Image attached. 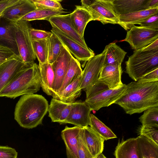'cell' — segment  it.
<instances>
[{"label": "cell", "instance_id": "obj_1", "mask_svg": "<svg viewBox=\"0 0 158 158\" xmlns=\"http://www.w3.org/2000/svg\"><path fill=\"white\" fill-rule=\"evenodd\" d=\"M114 103L130 115L158 107V81L145 83L130 82L127 85L125 91Z\"/></svg>", "mask_w": 158, "mask_h": 158}, {"label": "cell", "instance_id": "obj_2", "mask_svg": "<svg viewBox=\"0 0 158 158\" xmlns=\"http://www.w3.org/2000/svg\"><path fill=\"white\" fill-rule=\"evenodd\" d=\"M49 105L41 95L31 94L23 95L17 103L14 118L22 127L32 129L42 123L48 112Z\"/></svg>", "mask_w": 158, "mask_h": 158}, {"label": "cell", "instance_id": "obj_3", "mask_svg": "<svg viewBox=\"0 0 158 158\" xmlns=\"http://www.w3.org/2000/svg\"><path fill=\"white\" fill-rule=\"evenodd\" d=\"M41 81L38 65L34 63L19 71L0 92V97L11 98L34 94L40 89Z\"/></svg>", "mask_w": 158, "mask_h": 158}, {"label": "cell", "instance_id": "obj_4", "mask_svg": "<svg viewBox=\"0 0 158 158\" xmlns=\"http://www.w3.org/2000/svg\"><path fill=\"white\" fill-rule=\"evenodd\" d=\"M127 87L123 84L115 89H109L98 81L93 85L85 91V103L92 110H98L102 107H108L115 102L121 96Z\"/></svg>", "mask_w": 158, "mask_h": 158}, {"label": "cell", "instance_id": "obj_5", "mask_svg": "<svg viewBox=\"0 0 158 158\" xmlns=\"http://www.w3.org/2000/svg\"><path fill=\"white\" fill-rule=\"evenodd\" d=\"M125 63L126 73L136 82L145 74L158 67V50H135Z\"/></svg>", "mask_w": 158, "mask_h": 158}, {"label": "cell", "instance_id": "obj_6", "mask_svg": "<svg viewBox=\"0 0 158 158\" xmlns=\"http://www.w3.org/2000/svg\"><path fill=\"white\" fill-rule=\"evenodd\" d=\"M81 2V6L90 13L93 20L100 21L104 25L118 24L119 15L114 10L112 0H82Z\"/></svg>", "mask_w": 158, "mask_h": 158}, {"label": "cell", "instance_id": "obj_7", "mask_svg": "<svg viewBox=\"0 0 158 158\" xmlns=\"http://www.w3.org/2000/svg\"><path fill=\"white\" fill-rule=\"evenodd\" d=\"M29 22L20 19L16 23L15 39L19 56L27 66L33 64L36 58L29 34L32 27Z\"/></svg>", "mask_w": 158, "mask_h": 158}, {"label": "cell", "instance_id": "obj_8", "mask_svg": "<svg viewBox=\"0 0 158 158\" xmlns=\"http://www.w3.org/2000/svg\"><path fill=\"white\" fill-rule=\"evenodd\" d=\"M158 30L133 26L123 40L128 43L135 50L140 49L158 39Z\"/></svg>", "mask_w": 158, "mask_h": 158}, {"label": "cell", "instance_id": "obj_9", "mask_svg": "<svg viewBox=\"0 0 158 158\" xmlns=\"http://www.w3.org/2000/svg\"><path fill=\"white\" fill-rule=\"evenodd\" d=\"M106 52L94 56L88 60L82 71L80 87L85 91L98 81L101 69L104 65Z\"/></svg>", "mask_w": 158, "mask_h": 158}, {"label": "cell", "instance_id": "obj_10", "mask_svg": "<svg viewBox=\"0 0 158 158\" xmlns=\"http://www.w3.org/2000/svg\"><path fill=\"white\" fill-rule=\"evenodd\" d=\"M72 56L64 46L60 55L51 64L55 77L52 89V97L59 92Z\"/></svg>", "mask_w": 158, "mask_h": 158}, {"label": "cell", "instance_id": "obj_11", "mask_svg": "<svg viewBox=\"0 0 158 158\" xmlns=\"http://www.w3.org/2000/svg\"><path fill=\"white\" fill-rule=\"evenodd\" d=\"M51 32L56 35L71 54L79 61L87 62L94 55L89 48H86L72 39L57 28L52 27Z\"/></svg>", "mask_w": 158, "mask_h": 158}, {"label": "cell", "instance_id": "obj_12", "mask_svg": "<svg viewBox=\"0 0 158 158\" xmlns=\"http://www.w3.org/2000/svg\"><path fill=\"white\" fill-rule=\"evenodd\" d=\"M91 109L81 100L72 103L69 115L63 124L70 123L81 127L89 125Z\"/></svg>", "mask_w": 158, "mask_h": 158}, {"label": "cell", "instance_id": "obj_13", "mask_svg": "<svg viewBox=\"0 0 158 158\" xmlns=\"http://www.w3.org/2000/svg\"><path fill=\"white\" fill-rule=\"evenodd\" d=\"M26 66L20 57L17 56L0 64V92Z\"/></svg>", "mask_w": 158, "mask_h": 158}, {"label": "cell", "instance_id": "obj_14", "mask_svg": "<svg viewBox=\"0 0 158 158\" xmlns=\"http://www.w3.org/2000/svg\"><path fill=\"white\" fill-rule=\"evenodd\" d=\"M52 27H55L80 45L88 48L84 38L81 37L74 28L70 18V14L59 15L51 18L48 21Z\"/></svg>", "mask_w": 158, "mask_h": 158}, {"label": "cell", "instance_id": "obj_15", "mask_svg": "<svg viewBox=\"0 0 158 158\" xmlns=\"http://www.w3.org/2000/svg\"><path fill=\"white\" fill-rule=\"evenodd\" d=\"M36 9L31 0H18L5 10L2 14V17L8 21L16 23Z\"/></svg>", "mask_w": 158, "mask_h": 158}, {"label": "cell", "instance_id": "obj_16", "mask_svg": "<svg viewBox=\"0 0 158 158\" xmlns=\"http://www.w3.org/2000/svg\"><path fill=\"white\" fill-rule=\"evenodd\" d=\"M16 28V23L9 21L4 19L3 20L1 19L0 45L11 49L16 55L20 56L15 39Z\"/></svg>", "mask_w": 158, "mask_h": 158}, {"label": "cell", "instance_id": "obj_17", "mask_svg": "<svg viewBox=\"0 0 158 158\" xmlns=\"http://www.w3.org/2000/svg\"><path fill=\"white\" fill-rule=\"evenodd\" d=\"M121 66L105 64L102 68L98 81L111 89L118 88L122 85Z\"/></svg>", "mask_w": 158, "mask_h": 158}, {"label": "cell", "instance_id": "obj_18", "mask_svg": "<svg viewBox=\"0 0 158 158\" xmlns=\"http://www.w3.org/2000/svg\"><path fill=\"white\" fill-rule=\"evenodd\" d=\"M82 127L66 126L61 132L65 145L67 158H79L78 153L79 137Z\"/></svg>", "mask_w": 158, "mask_h": 158}, {"label": "cell", "instance_id": "obj_19", "mask_svg": "<svg viewBox=\"0 0 158 158\" xmlns=\"http://www.w3.org/2000/svg\"><path fill=\"white\" fill-rule=\"evenodd\" d=\"M81 135L91 155L94 158L102 153L105 139L90 127H83Z\"/></svg>", "mask_w": 158, "mask_h": 158}, {"label": "cell", "instance_id": "obj_20", "mask_svg": "<svg viewBox=\"0 0 158 158\" xmlns=\"http://www.w3.org/2000/svg\"><path fill=\"white\" fill-rule=\"evenodd\" d=\"M150 0H112L115 12L119 15L151 9Z\"/></svg>", "mask_w": 158, "mask_h": 158}, {"label": "cell", "instance_id": "obj_21", "mask_svg": "<svg viewBox=\"0 0 158 158\" xmlns=\"http://www.w3.org/2000/svg\"><path fill=\"white\" fill-rule=\"evenodd\" d=\"M72 104L55 98H52L48 109V116L52 121L63 124L69 115Z\"/></svg>", "mask_w": 158, "mask_h": 158}, {"label": "cell", "instance_id": "obj_22", "mask_svg": "<svg viewBox=\"0 0 158 158\" xmlns=\"http://www.w3.org/2000/svg\"><path fill=\"white\" fill-rule=\"evenodd\" d=\"M114 155L115 158H142L139 151L138 138L119 140Z\"/></svg>", "mask_w": 158, "mask_h": 158}, {"label": "cell", "instance_id": "obj_23", "mask_svg": "<svg viewBox=\"0 0 158 158\" xmlns=\"http://www.w3.org/2000/svg\"><path fill=\"white\" fill-rule=\"evenodd\" d=\"M76 8L70 14V18L75 29L78 34L84 38V31L88 23L93 20L92 16L85 8L76 6Z\"/></svg>", "mask_w": 158, "mask_h": 158}, {"label": "cell", "instance_id": "obj_24", "mask_svg": "<svg viewBox=\"0 0 158 158\" xmlns=\"http://www.w3.org/2000/svg\"><path fill=\"white\" fill-rule=\"evenodd\" d=\"M157 13L158 7L119 15L118 24L125 30H129L135 24Z\"/></svg>", "mask_w": 158, "mask_h": 158}, {"label": "cell", "instance_id": "obj_25", "mask_svg": "<svg viewBox=\"0 0 158 158\" xmlns=\"http://www.w3.org/2000/svg\"><path fill=\"white\" fill-rule=\"evenodd\" d=\"M82 74L76 77L61 91L53 96L55 98L64 102L72 103L75 101L81 94L80 87Z\"/></svg>", "mask_w": 158, "mask_h": 158}, {"label": "cell", "instance_id": "obj_26", "mask_svg": "<svg viewBox=\"0 0 158 158\" xmlns=\"http://www.w3.org/2000/svg\"><path fill=\"white\" fill-rule=\"evenodd\" d=\"M41 87L48 95H52V89L54 80V74L51 64L48 62L44 63H39Z\"/></svg>", "mask_w": 158, "mask_h": 158}, {"label": "cell", "instance_id": "obj_27", "mask_svg": "<svg viewBox=\"0 0 158 158\" xmlns=\"http://www.w3.org/2000/svg\"><path fill=\"white\" fill-rule=\"evenodd\" d=\"M106 56L104 65L110 64L121 66L127 52L115 43H112L106 45L104 49Z\"/></svg>", "mask_w": 158, "mask_h": 158}, {"label": "cell", "instance_id": "obj_28", "mask_svg": "<svg viewBox=\"0 0 158 158\" xmlns=\"http://www.w3.org/2000/svg\"><path fill=\"white\" fill-rule=\"evenodd\" d=\"M139 151L142 158H158V145L146 137L138 136Z\"/></svg>", "mask_w": 158, "mask_h": 158}, {"label": "cell", "instance_id": "obj_29", "mask_svg": "<svg viewBox=\"0 0 158 158\" xmlns=\"http://www.w3.org/2000/svg\"><path fill=\"white\" fill-rule=\"evenodd\" d=\"M64 10L36 9L27 14L21 19L29 21L35 20H49L52 17L67 13Z\"/></svg>", "mask_w": 158, "mask_h": 158}, {"label": "cell", "instance_id": "obj_30", "mask_svg": "<svg viewBox=\"0 0 158 158\" xmlns=\"http://www.w3.org/2000/svg\"><path fill=\"white\" fill-rule=\"evenodd\" d=\"M82 70L79 61L72 56L62 85L58 93L63 90L76 77L82 74Z\"/></svg>", "mask_w": 158, "mask_h": 158}, {"label": "cell", "instance_id": "obj_31", "mask_svg": "<svg viewBox=\"0 0 158 158\" xmlns=\"http://www.w3.org/2000/svg\"><path fill=\"white\" fill-rule=\"evenodd\" d=\"M89 125L105 140L117 137L109 128L92 114H90Z\"/></svg>", "mask_w": 158, "mask_h": 158}, {"label": "cell", "instance_id": "obj_32", "mask_svg": "<svg viewBox=\"0 0 158 158\" xmlns=\"http://www.w3.org/2000/svg\"><path fill=\"white\" fill-rule=\"evenodd\" d=\"M64 45L59 38L52 33L49 38L48 62L51 64L56 60Z\"/></svg>", "mask_w": 158, "mask_h": 158}, {"label": "cell", "instance_id": "obj_33", "mask_svg": "<svg viewBox=\"0 0 158 158\" xmlns=\"http://www.w3.org/2000/svg\"><path fill=\"white\" fill-rule=\"evenodd\" d=\"M49 38L32 40L33 50L39 63L44 64L48 62Z\"/></svg>", "mask_w": 158, "mask_h": 158}, {"label": "cell", "instance_id": "obj_34", "mask_svg": "<svg viewBox=\"0 0 158 158\" xmlns=\"http://www.w3.org/2000/svg\"><path fill=\"white\" fill-rule=\"evenodd\" d=\"M139 119L142 125L158 126V107L144 110Z\"/></svg>", "mask_w": 158, "mask_h": 158}, {"label": "cell", "instance_id": "obj_35", "mask_svg": "<svg viewBox=\"0 0 158 158\" xmlns=\"http://www.w3.org/2000/svg\"><path fill=\"white\" fill-rule=\"evenodd\" d=\"M138 131L140 135L146 137L158 145V126L142 125Z\"/></svg>", "mask_w": 158, "mask_h": 158}, {"label": "cell", "instance_id": "obj_36", "mask_svg": "<svg viewBox=\"0 0 158 158\" xmlns=\"http://www.w3.org/2000/svg\"><path fill=\"white\" fill-rule=\"evenodd\" d=\"M36 9L64 10L60 2L58 0H31Z\"/></svg>", "mask_w": 158, "mask_h": 158}, {"label": "cell", "instance_id": "obj_37", "mask_svg": "<svg viewBox=\"0 0 158 158\" xmlns=\"http://www.w3.org/2000/svg\"><path fill=\"white\" fill-rule=\"evenodd\" d=\"M140 27L158 30V13L153 15L139 22Z\"/></svg>", "mask_w": 158, "mask_h": 158}, {"label": "cell", "instance_id": "obj_38", "mask_svg": "<svg viewBox=\"0 0 158 158\" xmlns=\"http://www.w3.org/2000/svg\"><path fill=\"white\" fill-rule=\"evenodd\" d=\"M52 33L51 32L35 29L31 28L29 34L32 40L47 39L49 38Z\"/></svg>", "mask_w": 158, "mask_h": 158}, {"label": "cell", "instance_id": "obj_39", "mask_svg": "<svg viewBox=\"0 0 158 158\" xmlns=\"http://www.w3.org/2000/svg\"><path fill=\"white\" fill-rule=\"evenodd\" d=\"M158 81V67H156L143 76L137 81L140 83Z\"/></svg>", "mask_w": 158, "mask_h": 158}, {"label": "cell", "instance_id": "obj_40", "mask_svg": "<svg viewBox=\"0 0 158 158\" xmlns=\"http://www.w3.org/2000/svg\"><path fill=\"white\" fill-rule=\"evenodd\" d=\"M81 131L80 134L78 139V153L79 158H94L88 149L84 140L82 137Z\"/></svg>", "mask_w": 158, "mask_h": 158}, {"label": "cell", "instance_id": "obj_41", "mask_svg": "<svg viewBox=\"0 0 158 158\" xmlns=\"http://www.w3.org/2000/svg\"><path fill=\"white\" fill-rule=\"evenodd\" d=\"M18 152L14 148L7 146H0V158H17Z\"/></svg>", "mask_w": 158, "mask_h": 158}, {"label": "cell", "instance_id": "obj_42", "mask_svg": "<svg viewBox=\"0 0 158 158\" xmlns=\"http://www.w3.org/2000/svg\"><path fill=\"white\" fill-rule=\"evenodd\" d=\"M15 56L11 49L0 45V64Z\"/></svg>", "mask_w": 158, "mask_h": 158}, {"label": "cell", "instance_id": "obj_43", "mask_svg": "<svg viewBox=\"0 0 158 158\" xmlns=\"http://www.w3.org/2000/svg\"><path fill=\"white\" fill-rule=\"evenodd\" d=\"M18 0H1L0 1V15L7 8L17 2Z\"/></svg>", "mask_w": 158, "mask_h": 158}, {"label": "cell", "instance_id": "obj_44", "mask_svg": "<svg viewBox=\"0 0 158 158\" xmlns=\"http://www.w3.org/2000/svg\"><path fill=\"white\" fill-rule=\"evenodd\" d=\"M140 50L142 51L148 52L158 50V39Z\"/></svg>", "mask_w": 158, "mask_h": 158}, {"label": "cell", "instance_id": "obj_45", "mask_svg": "<svg viewBox=\"0 0 158 158\" xmlns=\"http://www.w3.org/2000/svg\"><path fill=\"white\" fill-rule=\"evenodd\" d=\"M106 158L104 155L102 153L99 155H98L96 158Z\"/></svg>", "mask_w": 158, "mask_h": 158}, {"label": "cell", "instance_id": "obj_46", "mask_svg": "<svg viewBox=\"0 0 158 158\" xmlns=\"http://www.w3.org/2000/svg\"><path fill=\"white\" fill-rule=\"evenodd\" d=\"M2 18V15H0V23Z\"/></svg>", "mask_w": 158, "mask_h": 158}, {"label": "cell", "instance_id": "obj_47", "mask_svg": "<svg viewBox=\"0 0 158 158\" xmlns=\"http://www.w3.org/2000/svg\"><path fill=\"white\" fill-rule=\"evenodd\" d=\"M1 0H0V1H1Z\"/></svg>", "mask_w": 158, "mask_h": 158}, {"label": "cell", "instance_id": "obj_48", "mask_svg": "<svg viewBox=\"0 0 158 158\" xmlns=\"http://www.w3.org/2000/svg\"></svg>", "mask_w": 158, "mask_h": 158}]
</instances>
